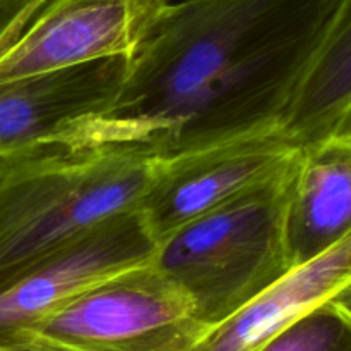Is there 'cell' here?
Masks as SVG:
<instances>
[{
    "instance_id": "12",
    "label": "cell",
    "mask_w": 351,
    "mask_h": 351,
    "mask_svg": "<svg viewBox=\"0 0 351 351\" xmlns=\"http://www.w3.org/2000/svg\"><path fill=\"white\" fill-rule=\"evenodd\" d=\"M258 351H351V320L329 302L296 320Z\"/></svg>"
},
{
    "instance_id": "3",
    "label": "cell",
    "mask_w": 351,
    "mask_h": 351,
    "mask_svg": "<svg viewBox=\"0 0 351 351\" xmlns=\"http://www.w3.org/2000/svg\"><path fill=\"white\" fill-rule=\"evenodd\" d=\"M288 181L208 212L158 243L154 267L186 293L210 330L293 269L285 236Z\"/></svg>"
},
{
    "instance_id": "14",
    "label": "cell",
    "mask_w": 351,
    "mask_h": 351,
    "mask_svg": "<svg viewBox=\"0 0 351 351\" xmlns=\"http://www.w3.org/2000/svg\"><path fill=\"white\" fill-rule=\"evenodd\" d=\"M0 344L11 348L12 351H88L83 348L60 343L35 329L16 330L11 336L0 341Z\"/></svg>"
},
{
    "instance_id": "4",
    "label": "cell",
    "mask_w": 351,
    "mask_h": 351,
    "mask_svg": "<svg viewBox=\"0 0 351 351\" xmlns=\"http://www.w3.org/2000/svg\"><path fill=\"white\" fill-rule=\"evenodd\" d=\"M32 329L88 351H193L210 332L186 293L154 263L88 291Z\"/></svg>"
},
{
    "instance_id": "15",
    "label": "cell",
    "mask_w": 351,
    "mask_h": 351,
    "mask_svg": "<svg viewBox=\"0 0 351 351\" xmlns=\"http://www.w3.org/2000/svg\"><path fill=\"white\" fill-rule=\"evenodd\" d=\"M330 303L351 320V282L348 286H344V288L330 300Z\"/></svg>"
},
{
    "instance_id": "9",
    "label": "cell",
    "mask_w": 351,
    "mask_h": 351,
    "mask_svg": "<svg viewBox=\"0 0 351 351\" xmlns=\"http://www.w3.org/2000/svg\"><path fill=\"white\" fill-rule=\"evenodd\" d=\"M351 232V140L329 133L303 145L286 186L285 236L293 267Z\"/></svg>"
},
{
    "instance_id": "17",
    "label": "cell",
    "mask_w": 351,
    "mask_h": 351,
    "mask_svg": "<svg viewBox=\"0 0 351 351\" xmlns=\"http://www.w3.org/2000/svg\"><path fill=\"white\" fill-rule=\"evenodd\" d=\"M0 351H12V350H11V348L4 346V344H0Z\"/></svg>"
},
{
    "instance_id": "8",
    "label": "cell",
    "mask_w": 351,
    "mask_h": 351,
    "mask_svg": "<svg viewBox=\"0 0 351 351\" xmlns=\"http://www.w3.org/2000/svg\"><path fill=\"white\" fill-rule=\"evenodd\" d=\"M126 69V57H109L0 81V154L62 133L102 112L116 99Z\"/></svg>"
},
{
    "instance_id": "2",
    "label": "cell",
    "mask_w": 351,
    "mask_h": 351,
    "mask_svg": "<svg viewBox=\"0 0 351 351\" xmlns=\"http://www.w3.org/2000/svg\"><path fill=\"white\" fill-rule=\"evenodd\" d=\"M164 160L83 128L0 154V286L90 234L140 210Z\"/></svg>"
},
{
    "instance_id": "11",
    "label": "cell",
    "mask_w": 351,
    "mask_h": 351,
    "mask_svg": "<svg viewBox=\"0 0 351 351\" xmlns=\"http://www.w3.org/2000/svg\"><path fill=\"white\" fill-rule=\"evenodd\" d=\"M351 107V0H339L322 43L282 121L300 147L332 133Z\"/></svg>"
},
{
    "instance_id": "1",
    "label": "cell",
    "mask_w": 351,
    "mask_h": 351,
    "mask_svg": "<svg viewBox=\"0 0 351 351\" xmlns=\"http://www.w3.org/2000/svg\"><path fill=\"white\" fill-rule=\"evenodd\" d=\"M339 0H181L88 134L162 160L282 128Z\"/></svg>"
},
{
    "instance_id": "16",
    "label": "cell",
    "mask_w": 351,
    "mask_h": 351,
    "mask_svg": "<svg viewBox=\"0 0 351 351\" xmlns=\"http://www.w3.org/2000/svg\"><path fill=\"white\" fill-rule=\"evenodd\" d=\"M332 133H339V134H343V136L350 138L351 140V107L343 114V116H341V119L337 121V124H336V128L332 130Z\"/></svg>"
},
{
    "instance_id": "7",
    "label": "cell",
    "mask_w": 351,
    "mask_h": 351,
    "mask_svg": "<svg viewBox=\"0 0 351 351\" xmlns=\"http://www.w3.org/2000/svg\"><path fill=\"white\" fill-rule=\"evenodd\" d=\"M141 210L119 215L0 286V341L32 329L88 291L152 265L157 253Z\"/></svg>"
},
{
    "instance_id": "10",
    "label": "cell",
    "mask_w": 351,
    "mask_h": 351,
    "mask_svg": "<svg viewBox=\"0 0 351 351\" xmlns=\"http://www.w3.org/2000/svg\"><path fill=\"white\" fill-rule=\"evenodd\" d=\"M351 282V232L296 265L245 308L210 330L193 351H258L291 324L329 303Z\"/></svg>"
},
{
    "instance_id": "6",
    "label": "cell",
    "mask_w": 351,
    "mask_h": 351,
    "mask_svg": "<svg viewBox=\"0 0 351 351\" xmlns=\"http://www.w3.org/2000/svg\"><path fill=\"white\" fill-rule=\"evenodd\" d=\"M169 0H43L0 49V81L131 59Z\"/></svg>"
},
{
    "instance_id": "13",
    "label": "cell",
    "mask_w": 351,
    "mask_h": 351,
    "mask_svg": "<svg viewBox=\"0 0 351 351\" xmlns=\"http://www.w3.org/2000/svg\"><path fill=\"white\" fill-rule=\"evenodd\" d=\"M42 2L43 0H0V49Z\"/></svg>"
},
{
    "instance_id": "5",
    "label": "cell",
    "mask_w": 351,
    "mask_h": 351,
    "mask_svg": "<svg viewBox=\"0 0 351 351\" xmlns=\"http://www.w3.org/2000/svg\"><path fill=\"white\" fill-rule=\"evenodd\" d=\"M302 147L282 128L164 160L140 210L157 243L202 215L285 183Z\"/></svg>"
}]
</instances>
